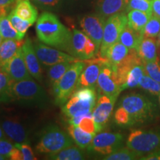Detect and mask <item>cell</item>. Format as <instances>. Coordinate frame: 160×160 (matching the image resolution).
<instances>
[{
	"label": "cell",
	"instance_id": "cell-39",
	"mask_svg": "<svg viewBox=\"0 0 160 160\" xmlns=\"http://www.w3.org/2000/svg\"><path fill=\"white\" fill-rule=\"evenodd\" d=\"M13 82L5 71L0 69V98L8 93Z\"/></svg>",
	"mask_w": 160,
	"mask_h": 160
},
{
	"label": "cell",
	"instance_id": "cell-6",
	"mask_svg": "<svg viewBox=\"0 0 160 160\" xmlns=\"http://www.w3.org/2000/svg\"><path fill=\"white\" fill-rule=\"evenodd\" d=\"M84 66L85 60L79 59L73 62L61 79L52 86L56 105H63L77 90Z\"/></svg>",
	"mask_w": 160,
	"mask_h": 160
},
{
	"label": "cell",
	"instance_id": "cell-12",
	"mask_svg": "<svg viewBox=\"0 0 160 160\" xmlns=\"http://www.w3.org/2000/svg\"><path fill=\"white\" fill-rule=\"evenodd\" d=\"M124 137L119 133L102 132L96 134L89 149L102 155H108L121 148Z\"/></svg>",
	"mask_w": 160,
	"mask_h": 160
},
{
	"label": "cell",
	"instance_id": "cell-33",
	"mask_svg": "<svg viewBox=\"0 0 160 160\" xmlns=\"http://www.w3.org/2000/svg\"><path fill=\"white\" fill-rule=\"evenodd\" d=\"M160 33V17L153 14L150 18L143 31L144 37L156 38Z\"/></svg>",
	"mask_w": 160,
	"mask_h": 160
},
{
	"label": "cell",
	"instance_id": "cell-24",
	"mask_svg": "<svg viewBox=\"0 0 160 160\" xmlns=\"http://www.w3.org/2000/svg\"><path fill=\"white\" fill-rule=\"evenodd\" d=\"M68 131L77 145L82 149L89 148L95 136L93 133L82 131L79 126L73 125H71L68 128Z\"/></svg>",
	"mask_w": 160,
	"mask_h": 160
},
{
	"label": "cell",
	"instance_id": "cell-18",
	"mask_svg": "<svg viewBox=\"0 0 160 160\" xmlns=\"http://www.w3.org/2000/svg\"><path fill=\"white\" fill-rule=\"evenodd\" d=\"M5 135L15 143H24L28 142V134L25 127L17 120L5 119L1 124Z\"/></svg>",
	"mask_w": 160,
	"mask_h": 160
},
{
	"label": "cell",
	"instance_id": "cell-8",
	"mask_svg": "<svg viewBox=\"0 0 160 160\" xmlns=\"http://www.w3.org/2000/svg\"><path fill=\"white\" fill-rule=\"evenodd\" d=\"M127 25L128 17L124 12L108 18L105 24L103 39L98 55L105 57L108 49L119 40L120 34Z\"/></svg>",
	"mask_w": 160,
	"mask_h": 160
},
{
	"label": "cell",
	"instance_id": "cell-38",
	"mask_svg": "<svg viewBox=\"0 0 160 160\" xmlns=\"http://www.w3.org/2000/svg\"><path fill=\"white\" fill-rule=\"evenodd\" d=\"M114 120L116 123L118 124L119 125H131V117H130L128 112L122 106H119L116 111L114 114Z\"/></svg>",
	"mask_w": 160,
	"mask_h": 160
},
{
	"label": "cell",
	"instance_id": "cell-34",
	"mask_svg": "<svg viewBox=\"0 0 160 160\" xmlns=\"http://www.w3.org/2000/svg\"><path fill=\"white\" fill-rule=\"evenodd\" d=\"M139 85L140 88H142L145 91H148L151 94L157 96L160 94V83L152 79L146 73L143 75Z\"/></svg>",
	"mask_w": 160,
	"mask_h": 160
},
{
	"label": "cell",
	"instance_id": "cell-20",
	"mask_svg": "<svg viewBox=\"0 0 160 160\" xmlns=\"http://www.w3.org/2000/svg\"><path fill=\"white\" fill-rule=\"evenodd\" d=\"M23 40L4 39L0 45V68L5 70L9 62L22 47Z\"/></svg>",
	"mask_w": 160,
	"mask_h": 160
},
{
	"label": "cell",
	"instance_id": "cell-47",
	"mask_svg": "<svg viewBox=\"0 0 160 160\" xmlns=\"http://www.w3.org/2000/svg\"><path fill=\"white\" fill-rule=\"evenodd\" d=\"M6 139V135L4 132L2 126H0V140L1 139Z\"/></svg>",
	"mask_w": 160,
	"mask_h": 160
},
{
	"label": "cell",
	"instance_id": "cell-23",
	"mask_svg": "<svg viewBox=\"0 0 160 160\" xmlns=\"http://www.w3.org/2000/svg\"><path fill=\"white\" fill-rule=\"evenodd\" d=\"M138 53L144 62L156 61L157 57V40L153 37H144Z\"/></svg>",
	"mask_w": 160,
	"mask_h": 160
},
{
	"label": "cell",
	"instance_id": "cell-15",
	"mask_svg": "<svg viewBox=\"0 0 160 160\" xmlns=\"http://www.w3.org/2000/svg\"><path fill=\"white\" fill-rule=\"evenodd\" d=\"M116 99L105 94H99L97 102L92 111V116L97 128L98 133L107 124L113 111Z\"/></svg>",
	"mask_w": 160,
	"mask_h": 160
},
{
	"label": "cell",
	"instance_id": "cell-5",
	"mask_svg": "<svg viewBox=\"0 0 160 160\" xmlns=\"http://www.w3.org/2000/svg\"><path fill=\"white\" fill-rule=\"evenodd\" d=\"M73 144V140L71 136L57 125H50L42 132L36 149L39 153L51 154L70 147Z\"/></svg>",
	"mask_w": 160,
	"mask_h": 160
},
{
	"label": "cell",
	"instance_id": "cell-17",
	"mask_svg": "<svg viewBox=\"0 0 160 160\" xmlns=\"http://www.w3.org/2000/svg\"><path fill=\"white\" fill-rule=\"evenodd\" d=\"M22 49L25 64L31 75L37 81L42 82V71L40 66L39 60L35 52L33 44L30 38H26L22 45Z\"/></svg>",
	"mask_w": 160,
	"mask_h": 160
},
{
	"label": "cell",
	"instance_id": "cell-4",
	"mask_svg": "<svg viewBox=\"0 0 160 160\" xmlns=\"http://www.w3.org/2000/svg\"><path fill=\"white\" fill-rule=\"evenodd\" d=\"M97 93L93 88H81L73 92L62 105L63 114L68 119L92 113L96 105Z\"/></svg>",
	"mask_w": 160,
	"mask_h": 160
},
{
	"label": "cell",
	"instance_id": "cell-36",
	"mask_svg": "<svg viewBox=\"0 0 160 160\" xmlns=\"http://www.w3.org/2000/svg\"><path fill=\"white\" fill-rule=\"evenodd\" d=\"M78 126L81 128L82 131L88 132V133H93L95 134L98 133L97 128L96 125L94 120L93 119V116L92 113H88V114L84 115L80 120L79 125Z\"/></svg>",
	"mask_w": 160,
	"mask_h": 160
},
{
	"label": "cell",
	"instance_id": "cell-26",
	"mask_svg": "<svg viewBox=\"0 0 160 160\" xmlns=\"http://www.w3.org/2000/svg\"><path fill=\"white\" fill-rule=\"evenodd\" d=\"M145 65L144 61L139 62L130 70L126 77L125 83L122 85V90L133 88L137 87L141 81L143 75L145 74Z\"/></svg>",
	"mask_w": 160,
	"mask_h": 160
},
{
	"label": "cell",
	"instance_id": "cell-45",
	"mask_svg": "<svg viewBox=\"0 0 160 160\" xmlns=\"http://www.w3.org/2000/svg\"><path fill=\"white\" fill-rule=\"evenodd\" d=\"M10 159L11 160H23V156L22 153L20 150L15 146L14 149H13V152H12L11 157H10Z\"/></svg>",
	"mask_w": 160,
	"mask_h": 160
},
{
	"label": "cell",
	"instance_id": "cell-16",
	"mask_svg": "<svg viewBox=\"0 0 160 160\" xmlns=\"http://www.w3.org/2000/svg\"><path fill=\"white\" fill-rule=\"evenodd\" d=\"M3 71L9 75L13 82L33 79L25 64L22 47Z\"/></svg>",
	"mask_w": 160,
	"mask_h": 160
},
{
	"label": "cell",
	"instance_id": "cell-1",
	"mask_svg": "<svg viewBox=\"0 0 160 160\" xmlns=\"http://www.w3.org/2000/svg\"><path fill=\"white\" fill-rule=\"evenodd\" d=\"M36 33L40 42L69 53L72 31L60 22L54 13L43 12L37 20Z\"/></svg>",
	"mask_w": 160,
	"mask_h": 160
},
{
	"label": "cell",
	"instance_id": "cell-48",
	"mask_svg": "<svg viewBox=\"0 0 160 160\" xmlns=\"http://www.w3.org/2000/svg\"><path fill=\"white\" fill-rule=\"evenodd\" d=\"M2 39H3V38H2V37L1 33H0V45H1L2 42Z\"/></svg>",
	"mask_w": 160,
	"mask_h": 160
},
{
	"label": "cell",
	"instance_id": "cell-50",
	"mask_svg": "<svg viewBox=\"0 0 160 160\" xmlns=\"http://www.w3.org/2000/svg\"><path fill=\"white\" fill-rule=\"evenodd\" d=\"M157 41H158V42L160 44V33H159V39H158Z\"/></svg>",
	"mask_w": 160,
	"mask_h": 160
},
{
	"label": "cell",
	"instance_id": "cell-35",
	"mask_svg": "<svg viewBox=\"0 0 160 160\" xmlns=\"http://www.w3.org/2000/svg\"><path fill=\"white\" fill-rule=\"evenodd\" d=\"M131 10H138L153 15L152 0H129L126 11L128 12Z\"/></svg>",
	"mask_w": 160,
	"mask_h": 160
},
{
	"label": "cell",
	"instance_id": "cell-49",
	"mask_svg": "<svg viewBox=\"0 0 160 160\" xmlns=\"http://www.w3.org/2000/svg\"><path fill=\"white\" fill-rule=\"evenodd\" d=\"M3 159H7L5 157H3V156L0 155V160H3Z\"/></svg>",
	"mask_w": 160,
	"mask_h": 160
},
{
	"label": "cell",
	"instance_id": "cell-13",
	"mask_svg": "<svg viewBox=\"0 0 160 160\" xmlns=\"http://www.w3.org/2000/svg\"><path fill=\"white\" fill-rule=\"evenodd\" d=\"M105 19L103 17L97 13L84 16L79 21L82 31L95 43L97 55L102 42Z\"/></svg>",
	"mask_w": 160,
	"mask_h": 160
},
{
	"label": "cell",
	"instance_id": "cell-40",
	"mask_svg": "<svg viewBox=\"0 0 160 160\" xmlns=\"http://www.w3.org/2000/svg\"><path fill=\"white\" fill-rule=\"evenodd\" d=\"M14 145L21 151L23 156V160L37 159L31 145L29 144H28V142L15 143Z\"/></svg>",
	"mask_w": 160,
	"mask_h": 160
},
{
	"label": "cell",
	"instance_id": "cell-30",
	"mask_svg": "<svg viewBox=\"0 0 160 160\" xmlns=\"http://www.w3.org/2000/svg\"><path fill=\"white\" fill-rule=\"evenodd\" d=\"M72 63L73 62H63L57 63L56 65L50 66L48 70V77L52 86L61 79L62 77L71 67Z\"/></svg>",
	"mask_w": 160,
	"mask_h": 160
},
{
	"label": "cell",
	"instance_id": "cell-3",
	"mask_svg": "<svg viewBox=\"0 0 160 160\" xmlns=\"http://www.w3.org/2000/svg\"><path fill=\"white\" fill-rule=\"evenodd\" d=\"M119 106L128 112L131 125H140L150 121L154 117L156 106L145 96L131 93L122 98Z\"/></svg>",
	"mask_w": 160,
	"mask_h": 160
},
{
	"label": "cell",
	"instance_id": "cell-31",
	"mask_svg": "<svg viewBox=\"0 0 160 160\" xmlns=\"http://www.w3.org/2000/svg\"><path fill=\"white\" fill-rule=\"evenodd\" d=\"M138 157L141 158L139 153L137 152L132 151L128 148H121L117 150L113 153L106 155V157L103 159L105 160H133L137 159Z\"/></svg>",
	"mask_w": 160,
	"mask_h": 160
},
{
	"label": "cell",
	"instance_id": "cell-52",
	"mask_svg": "<svg viewBox=\"0 0 160 160\" xmlns=\"http://www.w3.org/2000/svg\"><path fill=\"white\" fill-rule=\"evenodd\" d=\"M0 69H1V68H0Z\"/></svg>",
	"mask_w": 160,
	"mask_h": 160
},
{
	"label": "cell",
	"instance_id": "cell-10",
	"mask_svg": "<svg viewBox=\"0 0 160 160\" xmlns=\"http://www.w3.org/2000/svg\"><path fill=\"white\" fill-rule=\"evenodd\" d=\"M97 86L99 94H105L116 99L122 91L116 70L109 62L103 65L100 71Z\"/></svg>",
	"mask_w": 160,
	"mask_h": 160
},
{
	"label": "cell",
	"instance_id": "cell-46",
	"mask_svg": "<svg viewBox=\"0 0 160 160\" xmlns=\"http://www.w3.org/2000/svg\"><path fill=\"white\" fill-rule=\"evenodd\" d=\"M152 8L153 14L160 17V0H152Z\"/></svg>",
	"mask_w": 160,
	"mask_h": 160
},
{
	"label": "cell",
	"instance_id": "cell-22",
	"mask_svg": "<svg viewBox=\"0 0 160 160\" xmlns=\"http://www.w3.org/2000/svg\"><path fill=\"white\" fill-rule=\"evenodd\" d=\"M143 38L142 32L135 31L127 25L120 34L118 41L122 43L128 48L134 49L138 51Z\"/></svg>",
	"mask_w": 160,
	"mask_h": 160
},
{
	"label": "cell",
	"instance_id": "cell-28",
	"mask_svg": "<svg viewBox=\"0 0 160 160\" xmlns=\"http://www.w3.org/2000/svg\"><path fill=\"white\" fill-rule=\"evenodd\" d=\"M79 147L70 146L57 153L48 154L49 159L54 160H80L84 159V152Z\"/></svg>",
	"mask_w": 160,
	"mask_h": 160
},
{
	"label": "cell",
	"instance_id": "cell-44",
	"mask_svg": "<svg viewBox=\"0 0 160 160\" xmlns=\"http://www.w3.org/2000/svg\"><path fill=\"white\" fill-rule=\"evenodd\" d=\"M140 159L142 160H160V151H157L149 153L148 154L142 157Z\"/></svg>",
	"mask_w": 160,
	"mask_h": 160
},
{
	"label": "cell",
	"instance_id": "cell-7",
	"mask_svg": "<svg viewBox=\"0 0 160 160\" xmlns=\"http://www.w3.org/2000/svg\"><path fill=\"white\" fill-rule=\"evenodd\" d=\"M126 145L142 157L160 151V129L133 130L128 137Z\"/></svg>",
	"mask_w": 160,
	"mask_h": 160
},
{
	"label": "cell",
	"instance_id": "cell-2",
	"mask_svg": "<svg viewBox=\"0 0 160 160\" xmlns=\"http://www.w3.org/2000/svg\"><path fill=\"white\" fill-rule=\"evenodd\" d=\"M2 101L13 99L22 103L44 106L47 102L45 90L33 79L13 82L8 93L1 97Z\"/></svg>",
	"mask_w": 160,
	"mask_h": 160
},
{
	"label": "cell",
	"instance_id": "cell-14",
	"mask_svg": "<svg viewBox=\"0 0 160 160\" xmlns=\"http://www.w3.org/2000/svg\"><path fill=\"white\" fill-rule=\"evenodd\" d=\"M33 47L40 62L47 67L63 62H74L77 60H79L59 49H54L52 47H48L39 42H35L33 44Z\"/></svg>",
	"mask_w": 160,
	"mask_h": 160
},
{
	"label": "cell",
	"instance_id": "cell-32",
	"mask_svg": "<svg viewBox=\"0 0 160 160\" xmlns=\"http://www.w3.org/2000/svg\"><path fill=\"white\" fill-rule=\"evenodd\" d=\"M8 17L9 20L11 21L12 25H13V28L17 30L20 36L24 38L26 33H27L28 30L32 25V24L30 22L26 21V20L20 18L19 16H17L13 11V10H12L11 13L8 16Z\"/></svg>",
	"mask_w": 160,
	"mask_h": 160
},
{
	"label": "cell",
	"instance_id": "cell-51",
	"mask_svg": "<svg viewBox=\"0 0 160 160\" xmlns=\"http://www.w3.org/2000/svg\"><path fill=\"white\" fill-rule=\"evenodd\" d=\"M159 105H160V94L159 95Z\"/></svg>",
	"mask_w": 160,
	"mask_h": 160
},
{
	"label": "cell",
	"instance_id": "cell-21",
	"mask_svg": "<svg viewBox=\"0 0 160 160\" xmlns=\"http://www.w3.org/2000/svg\"><path fill=\"white\" fill-rule=\"evenodd\" d=\"M13 11L20 18L30 22L32 25L38 19V11L31 0H18Z\"/></svg>",
	"mask_w": 160,
	"mask_h": 160
},
{
	"label": "cell",
	"instance_id": "cell-27",
	"mask_svg": "<svg viewBox=\"0 0 160 160\" xmlns=\"http://www.w3.org/2000/svg\"><path fill=\"white\" fill-rule=\"evenodd\" d=\"M151 16L145 12L138 10H131L128 12V25L135 31L143 33L145 26Z\"/></svg>",
	"mask_w": 160,
	"mask_h": 160
},
{
	"label": "cell",
	"instance_id": "cell-11",
	"mask_svg": "<svg viewBox=\"0 0 160 160\" xmlns=\"http://www.w3.org/2000/svg\"><path fill=\"white\" fill-rule=\"evenodd\" d=\"M106 57L99 55L91 59L85 60V66L80 75L77 89L81 88H94L97 86V79L103 65L108 62Z\"/></svg>",
	"mask_w": 160,
	"mask_h": 160
},
{
	"label": "cell",
	"instance_id": "cell-25",
	"mask_svg": "<svg viewBox=\"0 0 160 160\" xmlns=\"http://www.w3.org/2000/svg\"><path fill=\"white\" fill-rule=\"evenodd\" d=\"M129 52V48H128L122 43L117 41L108 49L105 57L112 66L116 67L128 55Z\"/></svg>",
	"mask_w": 160,
	"mask_h": 160
},
{
	"label": "cell",
	"instance_id": "cell-41",
	"mask_svg": "<svg viewBox=\"0 0 160 160\" xmlns=\"http://www.w3.org/2000/svg\"><path fill=\"white\" fill-rule=\"evenodd\" d=\"M15 145L6 139L0 140V155L5 157L6 159H10Z\"/></svg>",
	"mask_w": 160,
	"mask_h": 160
},
{
	"label": "cell",
	"instance_id": "cell-42",
	"mask_svg": "<svg viewBox=\"0 0 160 160\" xmlns=\"http://www.w3.org/2000/svg\"><path fill=\"white\" fill-rule=\"evenodd\" d=\"M40 7L45 8H55L61 3L62 0H32Z\"/></svg>",
	"mask_w": 160,
	"mask_h": 160
},
{
	"label": "cell",
	"instance_id": "cell-29",
	"mask_svg": "<svg viewBox=\"0 0 160 160\" xmlns=\"http://www.w3.org/2000/svg\"><path fill=\"white\" fill-rule=\"evenodd\" d=\"M0 33L3 39L23 40V38L13 28L8 17L6 15L0 17Z\"/></svg>",
	"mask_w": 160,
	"mask_h": 160
},
{
	"label": "cell",
	"instance_id": "cell-19",
	"mask_svg": "<svg viewBox=\"0 0 160 160\" xmlns=\"http://www.w3.org/2000/svg\"><path fill=\"white\" fill-rule=\"evenodd\" d=\"M129 0H97L96 11L105 19L112 15L122 13L127 9Z\"/></svg>",
	"mask_w": 160,
	"mask_h": 160
},
{
	"label": "cell",
	"instance_id": "cell-43",
	"mask_svg": "<svg viewBox=\"0 0 160 160\" xmlns=\"http://www.w3.org/2000/svg\"><path fill=\"white\" fill-rule=\"evenodd\" d=\"M18 0H0V10L7 12L11 5H16Z\"/></svg>",
	"mask_w": 160,
	"mask_h": 160
},
{
	"label": "cell",
	"instance_id": "cell-9",
	"mask_svg": "<svg viewBox=\"0 0 160 160\" xmlns=\"http://www.w3.org/2000/svg\"><path fill=\"white\" fill-rule=\"evenodd\" d=\"M69 54L80 60L89 59L97 55V47L84 32L73 28Z\"/></svg>",
	"mask_w": 160,
	"mask_h": 160
},
{
	"label": "cell",
	"instance_id": "cell-37",
	"mask_svg": "<svg viewBox=\"0 0 160 160\" xmlns=\"http://www.w3.org/2000/svg\"><path fill=\"white\" fill-rule=\"evenodd\" d=\"M159 58L156 61L144 62L145 72L147 75L160 83V65Z\"/></svg>",
	"mask_w": 160,
	"mask_h": 160
}]
</instances>
